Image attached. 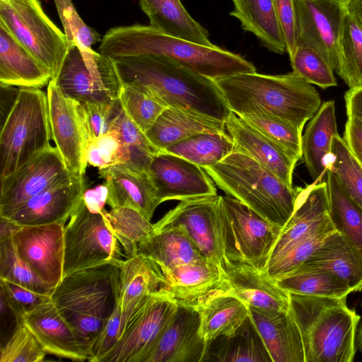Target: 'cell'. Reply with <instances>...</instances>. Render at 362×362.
<instances>
[{"instance_id":"obj_1","label":"cell","mask_w":362,"mask_h":362,"mask_svg":"<svg viewBox=\"0 0 362 362\" xmlns=\"http://www.w3.org/2000/svg\"><path fill=\"white\" fill-rule=\"evenodd\" d=\"M122 83L141 88L163 103L225 122L230 110L214 80L153 54L112 59Z\"/></svg>"},{"instance_id":"obj_2","label":"cell","mask_w":362,"mask_h":362,"mask_svg":"<svg viewBox=\"0 0 362 362\" xmlns=\"http://www.w3.org/2000/svg\"><path fill=\"white\" fill-rule=\"evenodd\" d=\"M98 51L111 59L139 54L164 57L212 80L256 71L252 63L238 54L171 36L150 25L110 29L103 36Z\"/></svg>"},{"instance_id":"obj_3","label":"cell","mask_w":362,"mask_h":362,"mask_svg":"<svg viewBox=\"0 0 362 362\" xmlns=\"http://www.w3.org/2000/svg\"><path fill=\"white\" fill-rule=\"evenodd\" d=\"M119 279L118 263L107 262L63 276L51 295L90 357L93 345L118 303Z\"/></svg>"},{"instance_id":"obj_4","label":"cell","mask_w":362,"mask_h":362,"mask_svg":"<svg viewBox=\"0 0 362 362\" xmlns=\"http://www.w3.org/2000/svg\"><path fill=\"white\" fill-rule=\"evenodd\" d=\"M214 81L230 111L256 105L302 130L322 105L313 84L293 71L282 75L239 73Z\"/></svg>"},{"instance_id":"obj_5","label":"cell","mask_w":362,"mask_h":362,"mask_svg":"<svg viewBox=\"0 0 362 362\" xmlns=\"http://www.w3.org/2000/svg\"><path fill=\"white\" fill-rule=\"evenodd\" d=\"M346 299L289 293L305 362L353 361L360 316L348 308Z\"/></svg>"},{"instance_id":"obj_6","label":"cell","mask_w":362,"mask_h":362,"mask_svg":"<svg viewBox=\"0 0 362 362\" xmlns=\"http://www.w3.org/2000/svg\"><path fill=\"white\" fill-rule=\"evenodd\" d=\"M227 195L283 228L296 205V187H291L247 154L234 151L218 163L203 168Z\"/></svg>"},{"instance_id":"obj_7","label":"cell","mask_w":362,"mask_h":362,"mask_svg":"<svg viewBox=\"0 0 362 362\" xmlns=\"http://www.w3.org/2000/svg\"><path fill=\"white\" fill-rule=\"evenodd\" d=\"M47 93L20 88L16 100L1 124L0 161L3 178L52 147Z\"/></svg>"},{"instance_id":"obj_8","label":"cell","mask_w":362,"mask_h":362,"mask_svg":"<svg viewBox=\"0 0 362 362\" xmlns=\"http://www.w3.org/2000/svg\"><path fill=\"white\" fill-rule=\"evenodd\" d=\"M0 23L55 79L67 52V39L39 0H0Z\"/></svg>"},{"instance_id":"obj_9","label":"cell","mask_w":362,"mask_h":362,"mask_svg":"<svg viewBox=\"0 0 362 362\" xmlns=\"http://www.w3.org/2000/svg\"><path fill=\"white\" fill-rule=\"evenodd\" d=\"M221 215L225 258L266 270L282 228L229 195L221 198Z\"/></svg>"},{"instance_id":"obj_10","label":"cell","mask_w":362,"mask_h":362,"mask_svg":"<svg viewBox=\"0 0 362 362\" xmlns=\"http://www.w3.org/2000/svg\"><path fill=\"white\" fill-rule=\"evenodd\" d=\"M54 81L63 94L82 103H110L119 98L122 81L115 62L93 49L68 44Z\"/></svg>"},{"instance_id":"obj_11","label":"cell","mask_w":362,"mask_h":362,"mask_svg":"<svg viewBox=\"0 0 362 362\" xmlns=\"http://www.w3.org/2000/svg\"><path fill=\"white\" fill-rule=\"evenodd\" d=\"M120 244L102 213L90 212L83 199L64 228L63 276L83 269L122 260Z\"/></svg>"},{"instance_id":"obj_12","label":"cell","mask_w":362,"mask_h":362,"mask_svg":"<svg viewBox=\"0 0 362 362\" xmlns=\"http://www.w3.org/2000/svg\"><path fill=\"white\" fill-rule=\"evenodd\" d=\"M222 196H204L181 200L153 224L154 228L179 227L202 255L221 266L225 258L221 226Z\"/></svg>"},{"instance_id":"obj_13","label":"cell","mask_w":362,"mask_h":362,"mask_svg":"<svg viewBox=\"0 0 362 362\" xmlns=\"http://www.w3.org/2000/svg\"><path fill=\"white\" fill-rule=\"evenodd\" d=\"M178 304L158 292L129 322L123 334L100 362H144L174 317Z\"/></svg>"},{"instance_id":"obj_14","label":"cell","mask_w":362,"mask_h":362,"mask_svg":"<svg viewBox=\"0 0 362 362\" xmlns=\"http://www.w3.org/2000/svg\"><path fill=\"white\" fill-rule=\"evenodd\" d=\"M76 177L66 167L57 148L52 146L14 173L1 178L0 215L51 187Z\"/></svg>"},{"instance_id":"obj_15","label":"cell","mask_w":362,"mask_h":362,"mask_svg":"<svg viewBox=\"0 0 362 362\" xmlns=\"http://www.w3.org/2000/svg\"><path fill=\"white\" fill-rule=\"evenodd\" d=\"M146 173L160 204L217 194L216 184L203 168L164 151L153 156Z\"/></svg>"},{"instance_id":"obj_16","label":"cell","mask_w":362,"mask_h":362,"mask_svg":"<svg viewBox=\"0 0 362 362\" xmlns=\"http://www.w3.org/2000/svg\"><path fill=\"white\" fill-rule=\"evenodd\" d=\"M298 42L320 52L335 71L345 5L338 0H294Z\"/></svg>"},{"instance_id":"obj_17","label":"cell","mask_w":362,"mask_h":362,"mask_svg":"<svg viewBox=\"0 0 362 362\" xmlns=\"http://www.w3.org/2000/svg\"><path fill=\"white\" fill-rule=\"evenodd\" d=\"M64 228L65 224L60 223L20 226L12 235L20 257L54 288L63 278Z\"/></svg>"},{"instance_id":"obj_18","label":"cell","mask_w":362,"mask_h":362,"mask_svg":"<svg viewBox=\"0 0 362 362\" xmlns=\"http://www.w3.org/2000/svg\"><path fill=\"white\" fill-rule=\"evenodd\" d=\"M47 95L52 139L67 169L75 177L84 176L88 165L86 147L75 110V100L65 96L54 80Z\"/></svg>"},{"instance_id":"obj_19","label":"cell","mask_w":362,"mask_h":362,"mask_svg":"<svg viewBox=\"0 0 362 362\" xmlns=\"http://www.w3.org/2000/svg\"><path fill=\"white\" fill-rule=\"evenodd\" d=\"M207 347L197 310L178 305L174 317L144 362H204Z\"/></svg>"},{"instance_id":"obj_20","label":"cell","mask_w":362,"mask_h":362,"mask_svg":"<svg viewBox=\"0 0 362 362\" xmlns=\"http://www.w3.org/2000/svg\"><path fill=\"white\" fill-rule=\"evenodd\" d=\"M86 189L84 176L51 187L0 215L20 226L65 224Z\"/></svg>"},{"instance_id":"obj_21","label":"cell","mask_w":362,"mask_h":362,"mask_svg":"<svg viewBox=\"0 0 362 362\" xmlns=\"http://www.w3.org/2000/svg\"><path fill=\"white\" fill-rule=\"evenodd\" d=\"M162 272L165 282L160 292L178 305L194 307L213 295L229 291L221 266L206 258Z\"/></svg>"},{"instance_id":"obj_22","label":"cell","mask_w":362,"mask_h":362,"mask_svg":"<svg viewBox=\"0 0 362 362\" xmlns=\"http://www.w3.org/2000/svg\"><path fill=\"white\" fill-rule=\"evenodd\" d=\"M296 191L294 211L281 229L267 265L283 257L329 218L325 181L296 187Z\"/></svg>"},{"instance_id":"obj_23","label":"cell","mask_w":362,"mask_h":362,"mask_svg":"<svg viewBox=\"0 0 362 362\" xmlns=\"http://www.w3.org/2000/svg\"><path fill=\"white\" fill-rule=\"evenodd\" d=\"M221 267L228 292L248 307L280 311L290 310L289 293L281 288L265 269L226 258Z\"/></svg>"},{"instance_id":"obj_24","label":"cell","mask_w":362,"mask_h":362,"mask_svg":"<svg viewBox=\"0 0 362 362\" xmlns=\"http://www.w3.org/2000/svg\"><path fill=\"white\" fill-rule=\"evenodd\" d=\"M118 265L120 269L118 299L121 313L120 338L134 314L151 296L160 292L165 279L159 266L142 255L122 259Z\"/></svg>"},{"instance_id":"obj_25","label":"cell","mask_w":362,"mask_h":362,"mask_svg":"<svg viewBox=\"0 0 362 362\" xmlns=\"http://www.w3.org/2000/svg\"><path fill=\"white\" fill-rule=\"evenodd\" d=\"M23 321L47 354L71 361H90V354L52 300L25 313Z\"/></svg>"},{"instance_id":"obj_26","label":"cell","mask_w":362,"mask_h":362,"mask_svg":"<svg viewBox=\"0 0 362 362\" xmlns=\"http://www.w3.org/2000/svg\"><path fill=\"white\" fill-rule=\"evenodd\" d=\"M225 124L235 151L252 157L293 187V173L298 160L296 157L232 111Z\"/></svg>"},{"instance_id":"obj_27","label":"cell","mask_w":362,"mask_h":362,"mask_svg":"<svg viewBox=\"0 0 362 362\" xmlns=\"http://www.w3.org/2000/svg\"><path fill=\"white\" fill-rule=\"evenodd\" d=\"M98 171L108 188L107 204L111 209L132 208L151 221L160 203L146 171L139 170L125 163Z\"/></svg>"},{"instance_id":"obj_28","label":"cell","mask_w":362,"mask_h":362,"mask_svg":"<svg viewBox=\"0 0 362 362\" xmlns=\"http://www.w3.org/2000/svg\"><path fill=\"white\" fill-rule=\"evenodd\" d=\"M249 310L272 362H305L301 334L290 310Z\"/></svg>"},{"instance_id":"obj_29","label":"cell","mask_w":362,"mask_h":362,"mask_svg":"<svg viewBox=\"0 0 362 362\" xmlns=\"http://www.w3.org/2000/svg\"><path fill=\"white\" fill-rule=\"evenodd\" d=\"M51 79L50 71L0 23V84L41 88Z\"/></svg>"},{"instance_id":"obj_30","label":"cell","mask_w":362,"mask_h":362,"mask_svg":"<svg viewBox=\"0 0 362 362\" xmlns=\"http://www.w3.org/2000/svg\"><path fill=\"white\" fill-rule=\"evenodd\" d=\"M337 135L334 102L325 101L302 135V158L314 182H320L327 172L332 141Z\"/></svg>"},{"instance_id":"obj_31","label":"cell","mask_w":362,"mask_h":362,"mask_svg":"<svg viewBox=\"0 0 362 362\" xmlns=\"http://www.w3.org/2000/svg\"><path fill=\"white\" fill-rule=\"evenodd\" d=\"M228 133L225 122L194 111L167 107L146 132L160 151L196 134Z\"/></svg>"},{"instance_id":"obj_32","label":"cell","mask_w":362,"mask_h":362,"mask_svg":"<svg viewBox=\"0 0 362 362\" xmlns=\"http://www.w3.org/2000/svg\"><path fill=\"white\" fill-rule=\"evenodd\" d=\"M150 25L176 37L201 45L214 47L208 31L192 18L180 0H139Z\"/></svg>"},{"instance_id":"obj_33","label":"cell","mask_w":362,"mask_h":362,"mask_svg":"<svg viewBox=\"0 0 362 362\" xmlns=\"http://www.w3.org/2000/svg\"><path fill=\"white\" fill-rule=\"evenodd\" d=\"M305 263L332 272L353 292L362 290V253L337 230L330 233Z\"/></svg>"},{"instance_id":"obj_34","label":"cell","mask_w":362,"mask_h":362,"mask_svg":"<svg viewBox=\"0 0 362 362\" xmlns=\"http://www.w3.org/2000/svg\"><path fill=\"white\" fill-rule=\"evenodd\" d=\"M137 254L153 260L161 271L205 259L179 227L154 228L153 233L139 245Z\"/></svg>"},{"instance_id":"obj_35","label":"cell","mask_w":362,"mask_h":362,"mask_svg":"<svg viewBox=\"0 0 362 362\" xmlns=\"http://www.w3.org/2000/svg\"><path fill=\"white\" fill-rule=\"evenodd\" d=\"M242 29L255 35L269 51L282 54L286 51L278 21L274 0H231Z\"/></svg>"},{"instance_id":"obj_36","label":"cell","mask_w":362,"mask_h":362,"mask_svg":"<svg viewBox=\"0 0 362 362\" xmlns=\"http://www.w3.org/2000/svg\"><path fill=\"white\" fill-rule=\"evenodd\" d=\"M204 362H272L250 317L232 334L208 344Z\"/></svg>"},{"instance_id":"obj_37","label":"cell","mask_w":362,"mask_h":362,"mask_svg":"<svg viewBox=\"0 0 362 362\" xmlns=\"http://www.w3.org/2000/svg\"><path fill=\"white\" fill-rule=\"evenodd\" d=\"M193 308L199 314L202 334L208 344L232 334L250 316L249 307L229 292L213 295Z\"/></svg>"},{"instance_id":"obj_38","label":"cell","mask_w":362,"mask_h":362,"mask_svg":"<svg viewBox=\"0 0 362 362\" xmlns=\"http://www.w3.org/2000/svg\"><path fill=\"white\" fill-rule=\"evenodd\" d=\"M275 280L289 293L342 298L353 292L348 284L332 272L307 263Z\"/></svg>"},{"instance_id":"obj_39","label":"cell","mask_w":362,"mask_h":362,"mask_svg":"<svg viewBox=\"0 0 362 362\" xmlns=\"http://www.w3.org/2000/svg\"><path fill=\"white\" fill-rule=\"evenodd\" d=\"M232 112L298 160L302 158V129L256 105H243Z\"/></svg>"},{"instance_id":"obj_40","label":"cell","mask_w":362,"mask_h":362,"mask_svg":"<svg viewBox=\"0 0 362 362\" xmlns=\"http://www.w3.org/2000/svg\"><path fill=\"white\" fill-rule=\"evenodd\" d=\"M163 151L204 168L218 163L233 152L235 144L228 133L203 132L173 144Z\"/></svg>"},{"instance_id":"obj_41","label":"cell","mask_w":362,"mask_h":362,"mask_svg":"<svg viewBox=\"0 0 362 362\" xmlns=\"http://www.w3.org/2000/svg\"><path fill=\"white\" fill-rule=\"evenodd\" d=\"M326 176L330 221L336 230L362 253V210L345 192L330 170H327Z\"/></svg>"},{"instance_id":"obj_42","label":"cell","mask_w":362,"mask_h":362,"mask_svg":"<svg viewBox=\"0 0 362 362\" xmlns=\"http://www.w3.org/2000/svg\"><path fill=\"white\" fill-rule=\"evenodd\" d=\"M102 214L107 225L119 241L126 258L137 253L139 245L154 231L153 224L140 212L129 207H118Z\"/></svg>"},{"instance_id":"obj_43","label":"cell","mask_w":362,"mask_h":362,"mask_svg":"<svg viewBox=\"0 0 362 362\" xmlns=\"http://www.w3.org/2000/svg\"><path fill=\"white\" fill-rule=\"evenodd\" d=\"M335 72L349 88L362 86V26L346 9Z\"/></svg>"},{"instance_id":"obj_44","label":"cell","mask_w":362,"mask_h":362,"mask_svg":"<svg viewBox=\"0 0 362 362\" xmlns=\"http://www.w3.org/2000/svg\"><path fill=\"white\" fill-rule=\"evenodd\" d=\"M327 170L362 210V165L339 135L332 139Z\"/></svg>"},{"instance_id":"obj_45","label":"cell","mask_w":362,"mask_h":362,"mask_svg":"<svg viewBox=\"0 0 362 362\" xmlns=\"http://www.w3.org/2000/svg\"><path fill=\"white\" fill-rule=\"evenodd\" d=\"M0 279L49 296L55 288L36 275L20 257L12 236L0 240Z\"/></svg>"},{"instance_id":"obj_46","label":"cell","mask_w":362,"mask_h":362,"mask_svg":"<svg viewBox=\"0 0 362 362\" xmlns=\"http://www.w3.org/2000/svg\"><path fill=\"white\" fill-rule=\"evenodd\" d=\"M122 109L119 98L102 103H82L75 100V110L86 152L93 140L112 130V124Z\"/></svg>"},{"instance_id":"obj_47","label":"cell","mask_w":362,"mask_h":362,"mask_svg":"<svg viewBox=\"0 0 362 362\" xmlns=\"http://www.w3.org/2000/svg\"><path fill=\"white\" fill-rule=\"evenodd\" d=\"M112 130L117 132L121 140L129 149L131 158L125 164L146 172L152 158L160 151L150 141L146 133L129 117L123 107L115 120Z\"/></svg>"},{"instance_id":"obj_48","label":"cell","mask_w":362,"mask_h":362,"mask_svg":"<svg viewBox=\"0 0 362 362\" xmlns=\"http://www.w3.org/2000/svg\"><path fill=\"white\" fill-rule=\"evenodd\" d=\"M290 61L293 72L309 83L324 89L337 85L329 63L310 46L298 42Z\"/></svg>"},{"instance_id":"obj_49","label":"cell","mask_w":362,"mask_h":362,"mask_svg":"<svg viewBox=\"0 0 362 362\" xmlns=\"http://www.w3.org/2000/svg\"><path fill=\"white\" fill-rule=\"evenodd\" d=\"M119 100L129 117L145 133L167 108L148 91L125 83H123Z\"/></svg>"},{"instance_id":"obj_50","label":"cell","mask_w":362,"mask_h":362,"mask_svg":"<svg viewBox=\"0 0 362 362\" xmlns=\"http://www.w3.org/2000/svg\"><path fill=\"white\" fill-rule=\"evenodd\" d=\"M334 230L336 229L329 218L283 257L267 265L266 271L274 279L294 271L304 264L325 239Z\"/></svg>"},{"instance_id":"obj_51","label":"cell","mask_w":362,"mask_h":362,"mask_svg":"<svg viewBox=\"0 0 362 362\" xmlns=\"http://www.w3.org/2000/svg\"><path fill=\"white\" fill-rule=\"evenodd\" d=\"M47 352L35 334L22 320L1 346V362H41Z\"/></svg>"},{"instance_id":"obj_52","label":"cell","mask_w":362,"mask_h":362,"mask_svg":"<svg viewBox=\"0 0 362 362\" xmlns=\"http://www.w3.org/2000/svg\"><path fill=\"white\" fill-rule=\"evenodd\" d=\"M130 158L129 148L115 130L93 140L86 150L88 164L98 170L127 163Z\"/></svg>"},{"instance_id":"obj_53","label":"cell","mask_w":362,"mask_h":362,"mask_svg":"<svg viewBox=\"0 0 362 362\" xmlns=\"http://www.w3.org/2000/svg\"><path fill=\"white\" fill-rule=\"evenodd\" d=\"M68 44L75 42L83 49H92L101 35L87 25L78 13L72 0H54Z\"/></svg>"},{"instance_id":"obj_54","label":"cell","mask_w":362,"mask_h":362,"mask_svg":"<svg viewBox=\"0 0 362 362\" xmlns=\"http://www.w3.org/2000/svg\"><path fill=\"white\" fill-rule=\"evenodd\" d=\"M1 297L5 300L16 324L27 312L47 303L51 296L40 294L8 281L1 279Z\"/></svg>"},{"instance_id":"obj_55","label":"cell","mask_w":362,"mask_h":362,"mask_svg":"<svg viewBox=\"0 0 362 362\" xmlns=\"http://www.w3.org/2000/svg\"><path fill=\"white\" fill-rule=\"evenodd\" d=\"M121 313L118 303L91 349L90 362H100L116 344L119 338Z\"/></svg>"},{"instance_id":"obj_56","label":"cell","mask_w":362,"mask_h":362,"mask_svg":"<svg viewBox=\"0 0 362 362\" xmlns=\"http://www.w3.org/2000/svg\"><path fill=\"white\" fill-rule=\"evenodd\" d=\"M278 21L291 59L298 44V32L294 0H274Z\"/></svg>"},{"instance_id":"obj_57","label":"cell","mask_w":362,"mask_h":362,"mask_svg":"<svg viewBox=\"0 0 362 362\" xmlns=\"http://www.w3.org/2000/svg\"><path fill=\"white\" fill-rule=\"evenodd\" d=\"M343 139L349 148L362 165V120L347 117Z\"/></svg>"},{"instance_id":"obj_58","label":"cell","mask_w":362,"mask_h":362,"mask_svg":"<svg viewBox=\"0 0 362 362\" xmlns=\"http://www.w3.org/2000/svg\"><path fill=\"white\" fill-rule=\"evenodd\" d=\"M108 188L106 184L98 185L93 188L86 189L82 199L87 209L93 213H101L107 204Z\"/></svg>"},{"instance_id":"obj_59","label":"cell","mask_w":362,"mask_h":362,"mask_svg":"<svg viewBox=\"0 0 362 362\" xmlns=\"http://www.w3.org/2000/svg\"><path fill=\"white\" fill-rule=\"evenodd\" d=\"M347 117L362 120V86L349 88L344 94Z\"/></svg>"},{"instance_id":"obj_60","label":"cell","mask_w":362,"mask_h":362,"mask_svg":"<svg viewBox=\"0 0 362 362\" xmlns=\"http://www.w3.org/2000/svg\"><path fill=\"white\" fill-rule=\"evenodd\" d=\"M16 87L1 85V124L4 121L16 100L20 88Z\"/></svg>"},{"instance_id":"obj_61","label":"cell","mask_w":362,"mask_h":362,"mask_svg":"<svg viewBox=\"0 0 362 362\" xmlns=\"http://www.w3.org/2000/svg\"><path fill=\"white\" fill-rule=\"evenodd\" d=\"M345 8L362 26V0H350Z\"/></svg>"},{"instance_id":"obj_62","label":"cell","mask_w":362,"mask_h":362,"mask_svg":"<svg viewBox=\"0 0 362 362\" xmlns=\"http://www.w3.org/2000/svg\"><path fill=\"white\" fill-rule=\"evenodd\" d=\"M357 344L358 349L362 353V324L360 325L356 332V344Z\"/></svg>"},{"instance_id":"obj_63","label":"cell","mask_w":362,"mask_h":362,"mask_svg":"<svg viewBox=\"0 0 362 362\" xmlns=\"http://www.w3.org/2000/svg\"><path fill=\"white\" fill-rule=\"evenodd\" d=\"M344 5H346L350 0H338Z\"/></svg>"},{"instance_id":"obj_64","label":"cell","mask_w":362,"mask_h":362,"mask_svg":"<svg viewBox=\"0 0 362 362\" xmlns=\"http://www.w3.org/2000/svg\"><path fill=\"white\" fill-rule=\"evenodd\" d=\"M361 308H362V300H361Z\"/></svg>"}]
</instances>
